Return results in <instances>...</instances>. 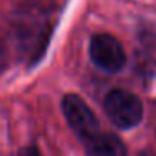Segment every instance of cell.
I'll return each instance as SVG.
<instances>
[{"label": "cell", "mask_w": 156, "mask_h": 156, "mask_svg": "<svg viewBox=\"0 0 156 156\" xmlns=\"http://www.w3.org/2000/svg\"><path fill=\"white\" fill-rule=\"evenodd\" d=\"M108 118L121 129L134 128L143 119V104L138 96L124 89H112L104 99Z\"/></svg>", "instance_id": "1"}, {"label": "cell", "mask_w": 156, "mask_h": 156, "mask_svg": "<svg viewBox=\"0 0 156 156\" xmlns=\"http://www.w3.org/2000/svg\"><path fill=\"white\" fill-rule=\"evenodd\" d=\"M62 111L72 131L82 139H91L99 133V122L96 114L77 94H67L62 99Z\"/></svg>", "instance_id": "2"}, {"label": "cell", "mask_w": 156, "mask_h": 156, "mask_svg": "<svg viewBox=\"0 0 156 156\" xmlns=\"http://www.w3.org/2000/svg\"><path fill=\"white\" fill-rule=\"evenodd\" d=\"M91 59L106 72H119L126 64V54L121 42L109 34H96L89 45Z\"/></svg>", "instance_id": "3"}, {"label": "cell", "mask_w": 156, "mask_h": 156, "mask_svg": "<svg viewBox=\"0 0 156 156\" xmlns=\"http://www.w3.org/2000/svg\"><path fill=\"white\" fill-rule=\"evenodd\" d=\"M86 156H128L126 146L114 134H96L87 139Z\"/></svg>", "instance_id": "4"}, {"label": "cell", "mask_w": 156, "mask_h": 156, "mask_svg": "<svg viewBox=\"0 0 156 156\" xmlns=\"http://www.w3.org/2000/svg\"><path fill=\"white\" fill-rule=\"evenodd\" d=\"M19 156H42V154L35 146H25V148L19 153Z\"/></svg>", "instance_id": "5"}, {"label": "cell", "mask_w": 156, "mask_h": 156, "mask_svg": "<svg viewBox=\"0 0 156 156\" xmlns=\"http://www.w3.org/2000/svg\"><path fill=\"white\" fill-rule=\"evenodd\" d=\"M138 156H156V154L153 151H149V149H144V151H141Z\"/></svg>", "instance_id": "6"}]
</instances>
